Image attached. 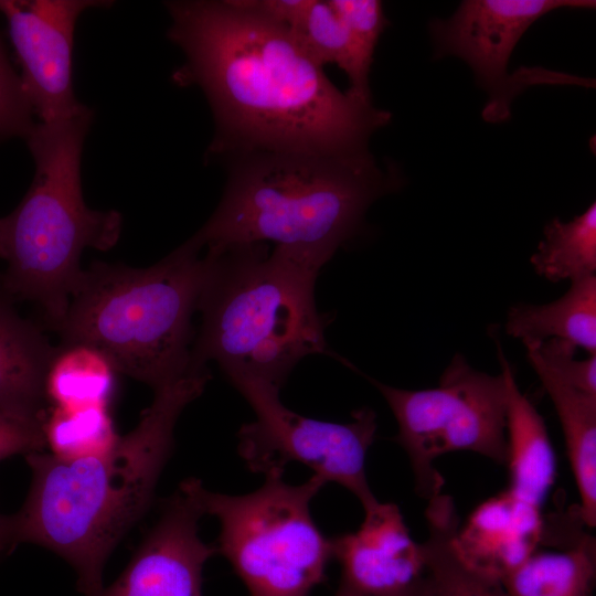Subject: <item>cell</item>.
<instances>
[{
    "label": "cell",
    "instance_id": "1",
    "mask_svg": "<svg viewBox=\"0 0 596 596\" xmlns=\"http://www.w3.org/2000/svg\"><path fill=\"white\" fill-rule=\"evenodd\" d=\"M168 38L185 56L172 79L198 86L214 120L207 156L360 153L391 113L338 89L283 25L244 0L167 1Z\"/></svg>",
    "mask_w": 596,
    "mask_h": 596
},
{
    "label": "cell",
    "instance_id": "2",
    "mask_svg": "<svg viewBox=\"0 0 596 596\" xmlns=\"http://www.w3.org/2000/svg\"><path fill=\"white\" fill-rule=\"evenodd\" d=\"M210 379L207 369L193 370L156 390L137 426L102 454L25 455L32 480L21 510L11 517L15 544L54 552L75 571L78 590L96 595L109 555L152 501L181 413Z\"/></svg>",
    "mask_w": 596,
    "mask_h": 596
},
{
    "label": "cell",
    "instance_id": "3",
    "mask_svg": "<svg viewBox=\"0 0 596 596\" xmlns=\"http://www.w3.org/2000/svg\"><path fill=\"white\" fill-rule=\"evenodd\" d=\"M205 249L193 368L215 361L230 381L253 379L280 390L301 359L329 353L326 317L315 299L318 273L329 257L287 246L268 253L265 243Z\"/></svg>",
    "mask_w": 596,
    "mask_h": 596
},
{
    "label": "cell",
    "instance_id": "4",
    "mask_svg": "<svg viewBox=\"0 0 596 596\" xmlns=\"http://www.w3.org/2000/svg\"><path fill=\"white\" fill-rule=\"evenodd\" d=\"M223 161L228 170L223 196L191 236L204 248L270 241L331 258L356 234L371 204L403 181L396 168H381L370 151H252Z\"/></svg>",
    "mask_w": 596,
    "mask_h": 596
},
{
    "label": "cell",
    "instance_id": "5",
    "mask_svg": "<svg viewBox=\"0 0 596 596\" xmlns=\"http://www.w3.org/2000/svg\"><path fill=\"white\" fill-rule=\"evenodd\" d=\"M93 110L35 123L26 137L34 159L32 183L18 206L0 217L2 290L38 304L54 328L64 317L83 273L85 248L107 251L119 240L118 211L88 207L81 183V158Z\"/></svg>",
    "mask_w": 596,
    "mask_h": 596
},
{
    "label": "cell",
    "instance_id": "6",
    "mask_svg": "<svg viewBox=\"0 0 596 596\" xmlns=\"http://www.w3.org/2000/svg\"><path fill=\"white\" fill-rule=\"evenodd\" d=\"M207 266L192 237L146 268L92 263L53 329L63 343L98 349L117 372L156 391L199 370L191 364L192 316Z\"/></svg>",
    "mask_w": 596,
    "mask_h": 596
},
{
    "label": "cell",
    "instance_id": "7",
    "mask_svg": "<svg viewBox=\"0 0 596 596\" xmlns=\"http://www.w3.org/2000/svg\"><path fill=\"white\" fill-rule=\"evenodd\" d=\"M264 483L245 494L199 487L204 514L219 520L217 553L232 565L251 596H308L326 581L332 555L311 515V501L326 486L319 476L291 485L284 470L264 475Z\"/></svg>",
    "mask_w": 596,
    "mask_h": 596
},
{
    "label": "cell",
    "instance_id": "8",
    "mask_svg": "<svg viewBox=\"0 0 596 596\" xmlns=\"http://www.w3.org/2000/svg\"><path fill=\"white\" fill-rule=\"evenodd\" d=\"M368 380L396 419L394 440L409 459L422 498L429 500L443 491L435 461L445 454L472 451L505 464L508 389L502 371L498 375L478 371L457 353L432 389L412 391Z\"/></svg>",
    "mask_w": 596,
    "mask_h": 596
},
{
    "label": "cell",
    "instance_id": "9",
    "mask_svg": "<svg viewBox=\"0 0 596 596\" xmlns=\"http://www.w3.org/2000/svg\"><path fill=\"white\" fill-rule=\"evenodd\" d=\"M248 402L255 419L237 433V451L255 473L285 470L296 461L326 482H336L361 502L363 510L379 500L366 479L365 460L377 428L375 413L363 407L347 423L312 419L287 408L278 389L246 377L231 380Z\"/></svg>",
    "mask_w": 596,
    "mask_h": 596
},
{
    "label": "cell",
    "instance_id": "10",
    "mask_svg": "<svg viewBox=\"0 0 596 596\" xmlns=\"http://www.w3.org/2000/svg\"><path fill=\"white\" fill-rule=\"evenodd\" d=\"M592 0H465L449 19L429 22L434 57L457 56L472 70L489 95L482 116L490 123L510 117L513 97L538 83L574 82L568 75L542 68L508 73L510 56L525 31L561 8H595Z\"/></svg>",
    "mask_w": 596,
    "mask_h": 596
},
{
    "label": "cell",
    "instance_id": "11",
    "mask_svg": "<svg viewBox=\"0 0 596 596\" xmlns=\"http://www.w3.org/2000/svg\"><path fill=\"white\" fill-rule=\"evenodd\" d=\"M100 0H0L20 62L25 95L40 123L71 117L85 105L72 85V50L79 15L109 7Z\"/></svg>",
    "mask_w": 596,
    "mask_h": 596
},
{
    "label": "cell",
    "instance_id": "12",
    "mask_svg": "<svg viewBox=\"0 0 596 596\" xmlns=\"http://www.w3.org/2000/svg\"><path fill=\"white\" fill-rule=\"evenodd\" d=\"M200 485L189 477L178 486L121 574L94 596H203V568L217 549L199 534Z\"/></svg>",
    "mask_w": 596,
    "mask_h": 596
},
{
    "label": "cell",
    "instance_id": "13",
    "mask_svg": "<svg viewBox=\"0 0 596 596\" xmlns=\"http://www.w3.org/2000/svg\"><path fill=\"white\" fill-rule=\"evenodd\" d=\"M340 584L372 596L401 593L426 575L422 544L409 534L400 508L377 502L358 530L331 539Z\"/></svg>",
    "mask_w": 596,
    "mask_h": 596
},
{
    "label": "cell",
    "instance_id": "14",
    "mask_svg": "<svg viewBox=\"0 0 596 596\" xmlns=\"http://www.w3.org/2000/svg\"><path fill=\"white\" fill-rule=\"evenodd\" d=\"M543 533L541 508L504 490L480 503L458 526L455 544L466 566L502 583L536 551Z\"/></svg>",
    "mask_w": 596,
    "mask_h": 596
},
{
    "label": "cell",
    "instance_id": "15",
    "mask_svg": "<svg viewBox=\"0 0 596 596\" xmlns=\"http://www.w3.org/2000/svg\"><path fill=\"white\" fill-rule=\"evenodd\" d=\"M56 350L0 286V414L43 427L45 375Z\"/></svg>",
    "mask_w": 596,
    "mask_h": 596
},
{
    "label": "cell",
    "instance_id": "16",
    "mask_svg": "<svg viewBox=\"0 0 596 596\" xmlns=\"http://www.w3.org/2000/svg\"><path fill=\"white\" fill-rule=\"evenodd\" d=\"M508 389L507 461L514 497L542 507L556 477V458L543 417L519 390L513 370L498 343Z\"/></svg>",
    "mask_w": 596,
    "mask_h": 596
},
{
    "label": "cell",
    "instance_id": "17",
    "mask_svg": "<svg viewBox=\"0 0 596 596\" xmlns=\"http://www.w3.org/2000/svg\"><path fill=\"white\" fill-rule=\"evenodd\" d=\"M524 347L561 423L579 494L578 517L584 525L593 529L596 525V395L565 382L541 359L534 347Z\"/></svg>",
    "mask_w": 596,
    "mask_h": 596
},
{
    "label": "cell",
    "instance_id": "18",
    "mask_svg": "<svg viewBox=\"0 0 596 596\" xmlns=\"http://www.w3.org/2000/svg\"><path fill=\"white\" fill-rule=\"evenodd\" d=\"M505 331L525 343L560 339L596 354V276L571 281L547 304H518L507 316Z\"/></svg>",
    "mask_w": 596,
    "mask_h": 596
},
{
    "label": "cell",
    "instance_id": "19",
    "mask_svg": "<svg viewBox=\"0 0 596 596\" xmlns=\"http://www.w3.org/2000/svg\"><path fill=\"white\" fill-rule=\"evenodd\" d=\"M596 541L577 532L565 550L534 551L502 581L508 596H593Z\"/></svg>",
    "mask_w": 596,
    "mask_h": 596
},
{
    "label": "cell",
    "instance_id": "20",
    "mask_svg": "<svg viewBox=\"0 0 596 596\" xmlns=\"http://www.w3.org/2000/svg\"><path fill=\"white\" fill-rule=\"evenodd\" d=\"M425 518L428 536L422 547L434 596H508L501 583L471 571L459 557V520L450 496L441 491L427 500Z\"/></svg>",
    "mask_w": 596,
    "mask_h": 596
},
{
    "label": "cell",
    "instance_id": "21",
    "mask_svg": "<svg viewBox=\"0 0 596 596\" xmlns=\"http://www.w3.org/2000/svg\"><path fill=\"white\" fill-rule=\"evenodd\" d=\"M117 373L111 361L86 343H62L45 375L47 402L60 407L108 406Z\"/></svg>",
    "mask_w": 596,
    "mask_h": 596
},
{
    "label": "cell",
    "instance_id": "22",
    "mask_svg": "<svg viewBox=\"0 0 596 596\" xmlns=\"http://www.w3.org/2000/svg\"><path fill=\"white\" fill-rule=\"evenodd\" d=\"M534 270L551 281H571L596 272V203L568 222L555 217L530 258Z\"/></svg>",
    "mask_w": 596,
    "mask_h": 596
},
{
    "label": "cell",
    "instance_id": "23",
    "mask_svg": "<svg viewBox=\"0 0 596 596\" xmlns=\"http://www.w3.org/2000/svg\"><path fill=\"white\" fill-rule=\"evenodd\" d=\"M286 29L319 65L333 63L340 67L349 78L347 93L362 100L352 40L329 1L302 0Z\"/></svg>",
    "mask_w": 596,
    "mask_h": 596
},
{
    "label": "cell",
    "instance_id": "24",
    "mask_svg": "<svg viewBox=\"0 0 596 596\" xmlns=\"http://www.w3.org/2000/svg\"><path fill=\"white\" fill-rule=\"evenodd\" d=\"M45 445L62 459H79L108 450L118 439L108 406H53L43 425Z\"/></svg>",
    "mask_w": 596,
    "mask_h": 596
},
{
    "label": "cell",
    "instance_id": "25",
    "mask_svg": "<svg viewBox=\"0 0 596 596\" xmlns=\"http://www.w3.org/2000/svg\"><path fill=\"white\" fill-rule=\"evenodd\" d=\"M350 33L358 71L359 97L372 103L370 71L382 32L389 24L379 0H329Z\"/></svg>",
    "mask_w": 596,
    "mask_h": 596
},
{
    "label": "cell",
    "instance_id": "26",
    "mask_svg": "<svg viewBox=\"0 0 596 596\" xmlns=\"http://www.w3.org/2000/svg\"><path fill=\"white\" fill-rule=\"evenodd\" d=\"M20 75L11 66L0 39V139L26 138L35 123Z\"/></svg>",
    "mask_w": 596,
    "mask_h": 596
},
{
    "label": "cell",
    "instance_id": "27",
    "mask_svg": "<svg viewBox=\"0 0 596 596\" xmlns=\"http://www.w3.org/2000/svg\"><path fill=\"white\" fill-rule=\"evenodd\" d=\"M525 344L534 347L541 359L565 382L596 395V354H589L587 359H577L576 347L560 339Z\"/></svg>",
    "mask_w": 596,
    "mask_h": 596
},
{
    "label": "cell",
    "instance_id": "28",
    "mask_svg": "<svg viewBox=\"0 0 596 596\" xmlns=\"http://www.w3.org/2000/svg\"><path fill=\"white\" fill-rule=\"evenodd\" d=\"M45 446L43 427L0 414V460L18 454L43 451Z\"/></svg>",
    "mask_w": 596,
    "mask_h": 596
},
{
    "label": "cell",
    "instance_id": "29",
    "mask_svg": "<svg viewBox=\"0 0 596 596\" xmlns=\"http://www.w3.org/2000/svg\"><path fill=\"white\" fill-rule=\"evenodd\" d=\"M334 596H372L362 594L359 592H355L347 586L339 585V588ZM390 596H434L433 587L430 584L429 578L427 575H425L422 579H419L417 583L408 587L407 589L390 595Z\"/></svg>",
    "mask_w": 596,
    "mask_h": 596
},
{
    "label": "cell",
    "instance_id": "30",
    "mask_svg": "<svg viewBox=\"0 0 596 596\" xmlns=\"http://www.w3.org/2000/svg\"><path fill=\"white\" fill-rule=\"evenodd\" d=\"M13 545L12 518L0 514V554Z\"/></svg>",
    "mask_w": 596,
    "mask_h": 596
}]
</instances>
